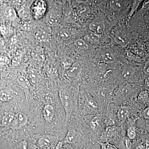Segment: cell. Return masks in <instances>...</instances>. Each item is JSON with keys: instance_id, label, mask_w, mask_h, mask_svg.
I'll return each instance as SVG.
<instances>
[{"instance_id": "obj_1", "label": "cell", "mask_w": 149, "mask_h": 149, "mask_svg": "<svg viewBox=\"0 0 149 149\" xmlns=\"http://www.w3.org/2000/svg\"><path fill=\"white\" fill-rule=\"evenodd\" d=\"M47 9V4L46 1L42 0L36 1L30 7V13L35 20H38L46 15Z\"/></svg>"}, {"instance_id": "obj_2", "label": "cell", "mask_w": 149, "mask_h": 149, "mask_svg": "<svg viewBox=\"0 0 149 149\" xmlns=\"http://www.w3.org/2000/svg\"><path fill=\"white\" fill-rule=\"evenodd\" d=\"M59 96L63 106L66 113L67 118L72 112L73 109V102L72 97L69 92L65 89H61L59 92Z\"/></svg>"}, {"instance_id": "obj_3", "label": "cell", "mask_w": 149, "mask_h": 149, "mask_svg": "<svg viewBox=\"0 0 149 149\" xmlns=\"http://www.w3.org/2000/svg\"><path fill=\"white\" fill-rule=\"evenodd\" d=\"M90 32L97 37H100L103 35L105 31V25L104 23L100 22H93L89 25Z\"/></svg>"}, {"instance_id": "obj_4", "label": "cell", "mask_w": 149, "mask_h": 149, "mask_svg": "<svg viewBox=\"0 0 149 149\" xmlns=\"http://www.w3.org/2000/svg\"><path fill=\"white\" fill-rule=\"evenodd\" d=\"M54 107L51 104H47L44 107L43 115L44 119L48 122H51L54 116Z\"/></svg>"}, {"instance_id": "obj_5", "label": "cell", "mask_w": 149, "mask_h": 149, "mask_svg": "<svg viewBox=\"0 0 149 149\" xmlns=\"http://www.w3.org/2000/svg\"><path fill=\"white\" fill-rule=\"evenodd\" d=\"M115 41L120 45L124 47L127 45V40L126 35L121 31H117L115 35Z\"/></svg>"}, {"instance_id": "obj_6", "label": "cell", "mask_w": 149, "mask_h": 149, "mask_svg": "<svg viewBox=\"0 0 149 149\" xmlns=\"http://www.w3.org/2000/svg\"><path fill=\"white\" fill-rule=\"evenodd\" d=\"M27 116L22 112H19L15 116L14 122L18 127H21L27 124Z\"/></svg>"}, {"instance_id": "obj_7", "label": "cell", "mask_w": 149, "mask_h": 149, "mask_svg": "<svg viewBox=\"0 0 149 149\" xmlns=\"http://www.w3.org/2000/svg\"><path fill=\"white\" fill-rule=\"evenodd\" d=\"M81 70L80 64L77 62H74L71 67L68 70L67 74L70 77H74L79 74Z\"/></svg>"}, {"instance_id": "obj_8", "label": "cell", "mask_w": 149, "mask_h": 149, "mask_svg": "<svg viewBox=\"0 0 149 149\" xmlns=\"http://www.w3.org/2000/svg\"><path fill=\"white\" fill-rule=\"evenodd\" d=\"M135 69L131 66H125L123 68L121 76L122 79L127 80L130 79L131 76L135 72Z\"/></svg>"}, {"instance_id": "obj_9", "label": "cell", "mask_w": 149, "mask_h": 149, "mask_svg": "<svg viewBox=\"0 0 149 149\" xmlns=\"http://www.w3.org/2000/svg\"><path fill=\"white\" fill-rule=\"evenodd\" d=\"M129 115V109L126 107H120L118 110L117 116L118 119L121 121H124Z\"/></svg>"}, {"instance_id": "obj_10", "label": "cell", "mask_w": 149, "mask_h": 149, "mask_svg": "<svg viewBox=\"0 0 149 149\" xmlns=\"http://www.w3.org/2000/svg\"><path fill=\"white\" fill-rule=\"evenodd\" d=\"M15 116L11 113H6L3 117L2 123L4 126H7L14 122Z\"/></svg>"}, {"instance_id": "obj_11", "label": "cell", "mask_w": 149, "mask_h": 149, "mask_svg": "<svg viewBox=\"0 0 149 149\" xmlns=\"http://www.w3.org/2000/svg\"><path fill=\"white\" fill-rule=\"evenodd\" d=\"M77 132L75 130H70L67 133L65 139V141L69 143H74L77 140Z\"/></svg>"}, {"instance_id": "obj_12", "label": "cell", "mask_w": 149, "mask_h": 149, "mask_svg": "<svg viewBox=\"0 0 149 149\" xmlns=\"http://www.w3.org/2000/svg\"><path fill=\"white\" fill-rule=\"evenodd\" d=\"M74 45L78 49L86 50L89 49V46L85 42V40L82 39H78L74 42Z\"/></svg>"}, {"instance_id": "obj_13", "label": "cell", "mask_w": 149, "mask_h": 149, "mask_svg": "<svg viewBox=\"0 0 149 149\" xmlns=\"http://www.w3.org/2000/svg\"><path fill=\"white\" fill-rule=\"evenodd\" d=\"M52 137L49 136H44L41 137L38 141V143L42 147H46L51 143Z\"/></svg>"}, {"instance_id": "obj_14", "label": "cell", "mask_w": 149, "mask_h": 149, "mask_svg": "<svg viewBox=\"0 0 149 149\" xmlns=\"http://www.w3.org/2000/svg\"><path fill=\"white\" fill-rule=\"evenodd\" d=\"M13 95L9 91L4 90L0 92V101L2 102H8L10 100Z\"/></svg>"}, {"instance_id": "obj_15", "label": "cell", "mask_w": 149, "mask_h": 149, "mask_svg": "<svg viewBox=\"0 0 149 149\" xmlns=\"http://www.w3.org/2000/svg\"><path fill=\"white\" fill-rule=\"evenodd\" d=\"M36 40L39 42H45L48 40V35L42 31H37L35 35Z\"/></svg>"}, {"instance_id": "obj_16", "label": "cell", "mask_w": 149, "mask_h": 149, "mask_svg": "<svg viewBox=\"0 0 149 149\" xmlns=\"http://www.w3.org/2000/svg\"><path fill=\"white\" fill-rule=\"evenodd\" d=\"M47 19L49 24L51 25H54L56 24L58 22L59 18L56 13H51L48 14Z\"/></svg>"}, {"instance_id": "obj_17", "label": "cell", "mask_w": 149, "mask_h": 149, "mask_svg": "<svg viewBox=\"0 0 149 149\" xmlns=\"http://www.w3.org/2000/svg\"><path fill=\"white\" fill-rule=\"evenodd\" d=\"M148 99V94L147 91H143L140 93L138 96V101L141 103H145Z\"/></svg>"}, {"instance_id": "obj_18", "label": "cell", "mask_w": 149, "mask_h": 149, "mask_svg": "<svg viewBox=\"0 0 149 149\" xmlns=\"http://www.w3.org/2000/svg\"><path fill=\"white\" fill-rule=\"evenodd\" d=\"M74 63V61L72 58L67 57L62 61L61 65L63 68L68 70L71 67Z\"/></svg>"}, {"instance_id": "obj_19", "label": "cell", "mask_w": 149, "mask_h": 149, "mask_svg": "<svg viewBox=\"0 0 149 149\" xmlns=\"http://www.w3.org/2000/svg\"><path fill=\"white\" fill-rule=\"evenodd\" d=\"M6 15L9 19L13 20L16 17V13L12 8L9 7L6 11Z\"/></svg>"}, {"instance_id": "obj_20", "label": "cell", "mask_w": 149, "mask_h": 149, "mask_svg": "<svg viewBox=\"0 0 149 149\" xmlns=\"http://www.w3.org/2000/svg\"><path fill=\"white\" fill-rule=\"evenodd\" d=\"M60 36L62 40H68L70 39L71 37V35L69 30L64 29L60 31Z\"/></svg>"}, {"instance_id": "obj_21", "label": "cell", "mask_w": 149, "mask_h": 149, "mask_svg": "<svg viewBox=\"0 0 149 149\" xmlns=\"http://www.w3.org/2000/svg\"><path fill=\"white\" fill-rule=\"evenodd\" d=\"M110 5L111 7L115 10H119L121 8L122 6L121 3L119 1H111Z\"/></svg>"}, {"instance_id": "obj_22", "label": "cell", "mask_w": 149, "mask_h": 149, "mask_svg": "<svg viewBox=\"0 0 149 149\" xmlns=\"http://www.w3.org/2000/svg\"><path fill=\"white\" fill-rule=\"evenodd\" d=\"M127 135H128V138L130 140H133L135 139L136 136V133L134 127H130L128 128L127 130Z\"/></svg>"}, {"instance_id": "obj_23", "label": "cell", "mask_w": 149, "mask_h": 149, "mask_svg": "<svg viewBox=\"0 0 149 149\" xmlns=\"http://www.w3.org/2000/svg\"><path fill=\"white\" fill-rule=\"evenodd\" d=\"M98 143L100 145L101 149H117L115 146L109 143H102L101 142Z\"/></svg>"}, {"instance_id": "obj_24", "label": "cell", "mask_w": 149, "mask_h": 149, "mask_svg": "<svg viewBox=\"0 0 149 149\" xmlns=\"http://www.w3.org/2000/svg\"><path fill=\"white\" fill-rule=\"evenodd\" d=\"M97 38H99V37H97L96 35H94L93 33L90 32V33H88L85 36V40L93 42L97 40Z\"/></svg>"}, {"instance_id": "obj_25", "label": "cell", "mask_w": 149, "mask_h": 149, "mask_svg": "<svg viewBox=\"0 0 149 149\" xmlns=\"http://www.w3.org/2000/svg\"><path fill=\"white\" fill-rule=\"evenodd\" d=\"M100 123V118L95 117L92 119L91 122V125L93 129H96L99 126Z\"/></svg>"}, {"instance_id": "obj_26", "label": "cell", "mask_w": 149, "mask_h": 149, "mask_svg": "<svg viewBox=\"0 0 149 149\" xmlns=\"http://www.w3.org/2000/svg\"><path fill=\"white\" fill-rule=\"evenodd\" d=\"M102 56L106 60L112 61L113 60V56L110 52H103Z\"/></svg>"}, {"instance_id": "obj_27", "label": "cell", "mask_w": 149, "mask_h": 149, "mask_svg": "<svg viewBox=\"0 0 149 149\" xmlns=\"http://www.w3.org/2000/svg\"><path fill=\"white\" fill-rule=\"evenodd\" d=\"M88 102L89 105H90L93 108L96 110L97 109V101H96L94 99L91 98V97L89 98L88 100Z\"/></svg>"}, {"instance_id": "obj_28", "label": "cell", "mask_w": 149, "mask_h": 149, "mask_svg": "<svg viewBox=\"0 0 149 149\" xmlns=\"http://www.w3.org/2000/svg\"><path fill=\"white\" fill-rule=\"evenodd\" d=\"M22 29L26 31H30L32 29L31 24L26 22H23L22 24Z\"/></svg>"}, {"instance_id": "obj_29", "label": "cell", "mask_w": 149, "mask_h": 149, "mask_svg": "<svg viewBox=\"0 0 149 149\" xmlns=\"http://www.w3.org/2000/svg\"><path fill=\"white\" fill-rule=\"evenodd\" d=\"M10 62L8 57L6 56H0V64L7 65Z\"/></svg>"}, {"instance_id": "obj_30", "label": "cell", "mask_w": 149, "mask_h": 149, "mask_svg": "<svg viewBox=\"0 0 149 149\" xmlns=\"http://www.w3.org/2000/svg\"><path fill=\"white\" fill-rule=\"evenodd\" d=\"M125 148L127 149H130L132 146V143L129 138H126L125 140Z\"/></svg>"}, {"instance_id": "obj_31", "label": "cell", "mask_w": 149, "mask_h": 149, "mask_svg": "<svg viewBox=\"0 0 149 149\" xmlns=\"http://www.w3.org/2000/svg\"><path fill=\"white\" fill-rule=\"evenodd\" d=\"M27 145L25 142H22L19 145L17 149H27Z\"/></svg>"}, {"instance_id": "obj_32", "label": "cell", "mask_w": 149, "mask_h": 149, "mask_svg": "<svg viewBox=\"0 0 149 149\" xmlns=\"http://www.w3.org/2000/svg\"><path fill=\"white\" fill-rule=\"evenodd\" d=\"M143 116L145 118L149 119V108H147L144 111Z\"/></svg>"}, {"instance_id": "obj_33", "label": "cell", "mask_w": 149, "mask_h": 149, "mask_svg": "<svg viewBox=\"0 0 149 149\" xmlns=\"http://www.w3.org/2000/svg\"><path fill=\"white\" fill-rule=\"evenodd\" d=\"M143 71L145 74L149 75V63L146 64L144 68Z\"/></svg>"}, {"instance_id": "obj_34", "label": "cell", "mask_w": 149, "mask_h": 149, "mask_svg": "<svg viewBox=\"0 0 149 149\" xmlns=\"http://www.w3.org/2000/svg\"><path fill=\"white\" fill-rule=\"evenodd\" d=\"M145 85L147 87H149V76L148 77H147L146 80V81H145Z\"/></svg>"}, {"instance_id": "obj_35", "label": "cell", "mask_w": 149, "mask_h": 149, "mask_svg": "<svg viewBox=\"0 0 149 149\" xmlns=\"http://www.w3.org/2000/svg\"><path fill=\"white\" fill-rule=\"evenodd\" d=\"M146 149H149V140H148L146 141Z\"/></svg>"}, {"instance_id": "obj_36", "label": "cell", "mask_w": 149, "mask_h": 149, "mask_svg": "<svg viewBox=\"0 0 149 149\" xmlns=\"http://www.w3.org/2000/svg\"><path fill=\"white\" fill-rule=\"evenodd\" d=\"M136 149H146L145 148V147L142 146H139V147H137Z\"/></svg>"}, {"instance_id": "obj_37", "label": "cell", "mask_w": 149, "mask_h": 149, "mask_svg": "<svg viewBox=\"0 0 149 149\" xmlns=\"http://www.w3.org/2000/svg\"><path fill=\"white\" fill-rule=\"evenodd\" d=\"M146 124L147 126H148L149 127V119H148V120H147L146 121Z\"/></svg>"}, {"instance_id": "obj_38", "label": "cell", "mask_w": 149, "mask_h": 149, "mask_svg": "<svg viewBox=\"0 0 149 149\" xmlns=\"http://www.w3.org/2000/svg\"><path fill=\"white\" fill-rule=\"evenodd\" d=\"M65 149V148H62V149Z\"/></svg>"}]
</instances>
